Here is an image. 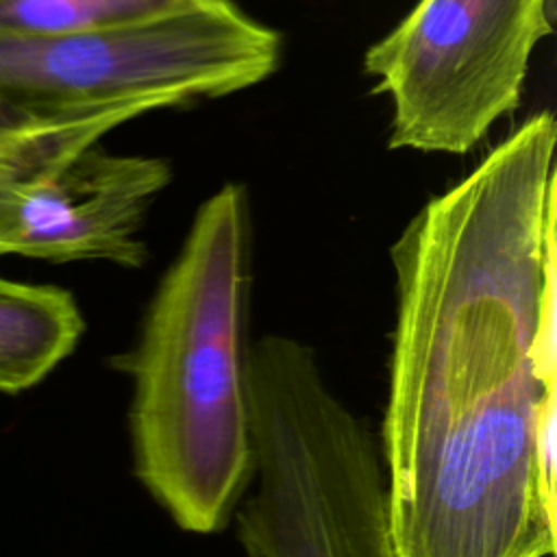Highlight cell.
I'll use <instances>...</instances> for the list:
<instances>
[{"label":"cell","mask_w":557,"mask_h":557,"mask_svg":"<svg viewBox=\"0 0 557 557\" xmlns=\"http://www.w3.org/2000/svg\"><path fill=\"white\" fill-rule=\"evenodd\" d=\"M557 124L542 111L389 248L381 466L398 557H553Z\"/></svg>","instance_id":"obj_1"},{"label":"cell","mask_w":557,"mask_h":557,"mask_svg":"<svg viewBox=\"0 0 557 557\" xmlns=\"http://www.w3.org/2000/svg\"><path fill=\"white\" fill-rule=\"evenodd\" d=\"M248 244L246 189L226 183L198 207L135 346L113 359L133 381L135 474L176 527L198 535L228 524L252 476Z\"/></svg>","instance_id":"obj_2"},{"label":"cell","mask_w":557,"mask_h":557,"mask_svg":"<svg viewBox=\"0 0 557 557\" xmlns=\"http://www.w3.org/2000/svg\"><path fill=\"white\" fill-rule=\"evenodd\" d=\"M246 398L252 476L233 511L246 557H398L379 448L313 348L250 344Z\"/></svg>","instance_id":"obj_3"},{"label":"cell","mask_w":557,"mask_h":557,"mask_svg":"<svg viewBox=\"0 0 557 557\" xmlns=\"http://www.w3.org/2000/svg\"><path fill=\"white\" fill-rule=\"evenodd\" d=\"M278 61L281 35L231 0L159 22L0 39V100L46 111L176 109L248 89Z\"/></svg>","instance_id":"obj_4"},{"label":"cell","mask_w":557,"mask_h":557,"mask_svg":"<svg viewBox=\"0 0 557 557\" xmlns=\"http://www.w3.org/2000/svg\"><path fill=\"white\" fill-rule=\"evenodd\" d=\"M553 0H418L363 54L392 102L389 148L466 154L520 107Z\"/></svg>","instance_id":"obj_5"},{"label":"cell","mask_w":557,"mask_h":557,"mask_svg":"<svg viewBox=\"0 0 557 557\" xmlns=\"http://www.w3.org/2000/svg\"><path fill=\"white\" fill-rule=\"evenodd\" d=\"M170 178L172 168L161 157L115 154L91 144L20 191L9 255L141 268L148 248L137 235Z\"/></svg>","instance_id":"obj_6"},{"label":"cell","mask_w":557,"mask_h":557,"mask_svg":"<svg viewBox=\"0 0 557 557\" xmlns=\"http://www.w3.org/2000/svg\"><path fill=\"white\" fill-rule=\"evenodd\" d=\"M152 111L144 102L46 111L0 100V257L9 255L15 200L30 181Z\"/></svg>","instance_id":"obj_7"},{"label":"cell","mask_w":557,"mask_h":557,"mask_svg":"<svg viewBox=\"0 0 557 557\" xmlns=\"http://www.w3.org/2000/svg\"><path fill=\"white\" fill-rule=\"evenodd\" d=\"M85 331L72 292L0 276V392L41 383L78 346Z\"/></svg>","instance_id":"obj_8"},{"label":"cell","mask_w":557,"mask_h":557,"mask_svg":"<svg viewBox=\"0 0 557 557\" xmlns=\"http://www.w3.org/2000/svg\"><path fill=\"white\" fill-rule=\"evenodd\" d=\"M231 0H0V39L159 22Z\"/></svg>","instance_id":"obj_9"}]
</instances>
